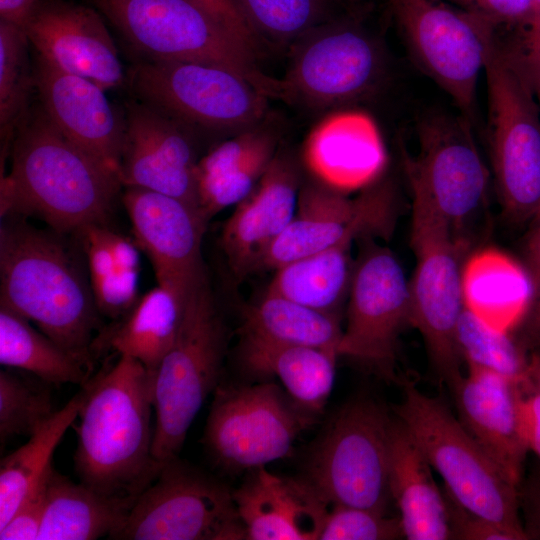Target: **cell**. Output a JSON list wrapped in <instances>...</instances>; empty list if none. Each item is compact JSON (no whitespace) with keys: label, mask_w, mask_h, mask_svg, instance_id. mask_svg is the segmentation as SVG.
Returning a JSON list of instances; mask_svg holds the SVG:
<instances>
[{"label":"cell","mask_w":540,"mask_h":540,"mask_svg":"<svg viewBox=\"0 0 540 540\" xmlns=\"http://www.w3.org/2000/svg\"><path fill=\"white\" fill-rule=\"evenodd\" d=\"M116 540L247 539L231 493L182 463L165 462L134 501Z\"/></svg>","instance_id":"8fae6325"},{"label":"cell","mask_w":540,"mask_h":540,"mask_svg":"<svg viewBox=\"0 0 540 540\" xmlns=\"http://www.w3.org/2000/svg\"><path fill=\"white\" fill-rule=\"evenodd\" d=\"M519 504L528 540H540V465L519 484Z\"/></svg>","instance_id":"f6af8a7d"},{"label":"cell","mask_w":540,"mask_h":540,"mask_svg":"<svg viewBox=\"0 0 540 540\" xmlns=\"http://www.w3.org/2000/svg\"><path fill=\"white\" fill-rule=\"evenodd\" d=\"M393 423L374 399L349 401L313 446L302 479L327 504L386 512Z\"/></svg>","instance_id":"ba28073f"},{"label":"cell","mask_w":540,"mask_h":540,"mask_svg":"<svg viewBox=\"0 0 540 540\" xmlns=\"http://www.w3.org/2000/svg\"><path fill=\"white\" fill-rule=\"evenodd\" d=\"M523 385L474 367L449 385L464 428L518 487L529 452L520 409Z\"/></svg>","instance_id":"7402d4cb"},{"label":"cell","mask_w":540,"mask_h":540,"mask_svg":"<svg viewBox=\"0 0 540 540\" xmlns=\"http://www.w3.org/2000/svg\"><path fill=\"white\" fill-rule=\"evenodd\" d=\"M518 326L519 337L516 340L521 347L528 353L540 348V290L533 297Z\"/></svg>","instance_id":"7dc6e473"},{"label":"cell","mask_w":540,"mask_h":540,"mask_svg":"<svg viewBox=\"0 0 540 540\" xmlns=\"http://www.w3.org/2000/svg\"><path fill=\"white\" fill-rule=\"evenodd\" d=\"M233 492L246 538L251 540H317L328 504L303 479L280 477L265 466Z\"/></svg>","instance_id":"cb8c5ba5"},{"label":"cell","mask_w":540,"mask_h":540,"mask_svg":"<svg viewBox=\"0 0 540 540\" xmlns=\"http://www.w3.org/2000/svg\"><path fill=\"white\" fill-rule=\"evenodd\" d=\"M394 414L444 490L462 507L522 535L518 486L511 482L445 404L411 382Z\"/></svg>","instance_id":"277c9868"},{"label":"cell","mask_w":540,"mask_h":540,"mask_svg":"<svg viewBox=\"0 0 540 540\" xmlns=\"http://www.w3.org/2000/svg\"><path fill=\"white\" fill-rule=\"evenodd\" d=\"M24 31L38 56L56 68L86 78L105 91L126 75L101 15L67 0H40Z\"/></svg>","instance_id":"ffe728a7"},{"label":"cell","mask_w":540,"mask_h":540,"mask_svg":"<svg viewBox=\"0 0 540 540\" xmlns=\"http://www.w3.org/2000/svg\"><path fill=\"white\" fill-rule=\"evenodd\" d=\"M389 491L399 511L403 536L409 540H450L446 497L432 467L394 416Z\"/></svg>","instance_id":"484cf974"},{"label":"cell","mask_w":540,"mask_h":540,"mask_svg":"<svg viewBox=\"0 0 540 540\" xmlns=\"http://www.w3.org/2000/svg\"><path fill=\"white\" fill-rule=\"evenodd\" d=\"M226 330L207 277L187 295L177 336L153 377L152 453L164 464L176 457L208 395L218 386Z\"/></svg>","instance_id":"8992f818"},{"label":"cell","mask_w":540,"mask_h":540,"mask_svg":"<svg viewBox=\"0 0 540 540\" xmlns=\"http://www.w3.org/2000/svg\"><path fill=\"white\" fill-rule=\"evenodd\" d=\"M128 83L149 103L193 130L239 133L257 126L269 97L225 67L185 61L139 60Z\"/></svg>","instance_id":"30bf717a"},{"label":"cell","mask_w":540,"mask_h":540,"mask_svg":"<svg viewBox=\"0 0 540 540\" xmlns=\"http://www.w3.org/2000/svg\"><path fill=\"white\" fill-rule=\"evenodd\" d=\"M83 390L58 409L29 440L0 462V527L39 490L53 469L52 458L69 427L78 418Z\"/></svg>","instance_id":"4dcf8cb0"},{"label":"cell","mask_w":540,"mask_h":540,"mask_svg":"<svg viewBox=\"0 0 540 540\" xmlns=\"http://www.w3.org/2000/svg\"><path fill=\"white\" fill-rule=\"evenodd\" d=\"M535 11H540V0H533Z\"/></svg>","instance_id":"816d5d0a"},{"label":"cell","mask_w":540,"mask_h":540,"mask_svg":"<svg viewBox=\"0 0 540 540\" xmlns=\"http://www.w3.org/2000/svg\"><path fill=\"white\" fill-rule=\"evenodd\" d=\"M528 380L534 388L540 391V348L529 352Z\"/></svg>","instance_id":"f907efd6"},{"label":"cell","mask_w":540,"mask_h":540,"mask_svg":"<svg viewBox=\"0 0 540 540\" xmlns=\"http://www.w3.org/2000/svg\"><path fill=\"white\" fill-rule=\"evenodd\" d=\"M304 160L315 180L344 193L372 182L384 154L371 121L362 114L337 111L309 133Z\"/></svg>","instance_id":"d4e9b609"},{"label":"cell","mask_w":540,"mask_h":540,"mask_svg":"<svg viewBox=\"0 0 540 540\" xmlns=\"http://www.w3.org/2000/svg\"><path fill=\"white\" fill-rule=\"evenodd\" d=\"M0 363L50 384H84L90 369L28 319L0 305Z\"/></svg>","instance_id":"836d02e7"},{"label":"cell","mask_w":540,"mask_h":540,"mask_svg":"<svg viewBox=\"0 0 540 540\" xmlns=\"http://www.w3.org/2000/svg\"><path fill=\"white\" fill-rule=\"evenodd\" d=\"M41 109L70 141L119 176L126 120L105 90L92 81L64 72L40 56L33 71Z\"/></svg>","instance_id":"44dd1931"},{"label":"cell","mask_w":540,"mask_h":540,"mask_svg":"<svg viewBox=\"0 0 540 540\" xmlns=\"http://www.w3.org/2000/svg\"><path fill=\"white\" fill-rule=\"evenodd\" d=\"M418 150L405 156L410 189L426 196L467 243L465 227L486 202L489 173L464 117L425 116L417 128Z\"/></svg>","instance_id":"5bb4252c"},{"label":"cell","mask_w":540,"mask_h":540,"mask_svg":"<svg viewBox=\"0 0 540 540\" xmlns=\"http://www.w3.org/2000/svg\"><path fill=\"white\" fill-rule=\"evenodd\" d=\"M447 501L451 539L455 540H525L517 532L458 504L444 489Z\"/></svg>","instance_id":"60d3db41"},{"label":"cell","mask_w":540,"mask_h":540,"mask_svg":"<svg viewBox=\"0 0 540 540\" xmlns=\"http://www.w3.org/2000/svg\"><path fill=\"white\" fill-rule=\"evenodd\" d=\"M402 537L399 517H389L386 512L375 509L333 505L328 510L319 539L393 540Z\"/></svg>","instance_id":"f35d334b"},{"label":"cell","mask_w":540,"mask_h":540,"mask_svg":"<svg viewBox=\"0 0 540 540\" xmlns=\"http://www.w3.org/2000/svg\"><path fill=\"white\" fill-rule=\"evenodd\" d=\"M57 410L49 390L0 371V440L33 435Z\"/></svg>","instance_id":"8d00e7d4"},{"label":"cell","mask_w":540,"mask_h":540,"mask_svg":"<svg viewBox=\"0 0 540 540\" xmlns=\"http://www.w3.org/2000/svg\"><path fill=\"white\" fill-rule=\"evenodd\" d=\"M299 190L292 160L274 156L252 192L236 205L220 242L237 277L262 268L270 247L295 214Z\"/></svg>","instance_id":"603a6c76"},{"label":"cell","mask_w":540,"mask_h":540,"mask_svg":"<svg viewBox=\"0 0 540 540\" xmlns=\"http://www.w3.org/2000/svg\"><path fill=\"white\" fill-rule=\"evenodd\" d=\"M389 3L417 63L472 124L478 78L497 25L446 0Z\"/></svg>","instance_id":"7c38bea8"},{"label":"cell","mask_w":540,"mask_h":540,"mask_svg":"<svg viewBox=\"0 0 540 540\" xmlns=\"http://www.w3.org/2000/svg\"><path fill=\"white\" fill-rule=\"evenodd\" d=\"M46 484L26 499L0 527V540L38 539L45 509Z\"/></svg>","instance_id":"7bdbcfd3"},{"label":"cell","mask_w":540,"mask_h":540,"mask_svg":"<svg viewBox=\"0 0 540 540\" xmlns=\"http://www.w3.org/2000/svg\"><path fill=\"white\" fill-rule=\"evenodd\" d=\"M524 261L535 296L540 290V214L532 221V226L525 242Z\"/></svg>","instance_id":"c3c4849f"},{"label":"cell","mask_w":540,"mask_h":540,"mask_svg":"<svg viewBox=\"0 0 540 540\" xmlns=\"http://www.w3.org/2000/svg\"><path fill=\"white\" fill-rule=\"evenodd\" d=\"M332 1H336V0H332ZM337 1H344V0H337Z\"/></svg>","instance_id":"db71d44e"},{"label":"cell","mask_w":540,"mask_h":540,"mask_svg":"<svg viewBox=\"0 0 540 540\" xmlns=\"http://www.w3.org/2000/svg\"><path fill=\"white\" fill-rule=\"evenodd\" d=\"M410 325L409 281L395 255L370 246L353 269L337 352L395 378L399 335Z\"/></svg>","instance_id":"2e32d148"},{"label":"cell","mask_w":540,"mask_h":540,"mask_svg":"<svg viewBox=\"0 0 540 540\" xmlns=\"http://www.w3.org/2000/svg\"><path fill=\"white\" fill-rule=\"evenodd\" d=\"M342 333L340 315L267 292L245 311L242 326V336L277 344L322 348L337 354Z\"/></svg>","instance_id":"d6a6232c"},{"label":"cell","mask_w":540,"mask_h":540,"mask_svg":"<svg viewBox=\"0 0 540 540\" xmlns=\"http://www.w3.org/2000/svg\"><path fill=\"white\" fill-rule=\"evenodd\" d=\"M121 187L116 173L67 139L40 109L14 141L11 171L1 179V218L35 216L59 234H75L108 223Z\"/></svg>","instance_id":"7a4b0ae2"},{"label":"cell","mask_w":540,"mask_h":540,"mask_svg":"<svg viewBox=\"0 0 540 540\" xmlns=\"http://www.w3.org/2000/svg\"><path fill=\"white\" fill-rule=\"evenodd\" d=\"M260 37L277 43H295L325 23L332 0H236Z\"/></svg>","instance_id":"d590c367"},{"label":"cell","mask_w":540,"mask_h":540,"mask_svg":"<svg viewBox=\"0 0 540 540\" xmlns=\"http://www.w3.org/2000/svg\"><path fill=\"white\" fill-rule=\"evenodd\" d=\"M40 0H0L1 20L24 28Z\"/></svg>","instance_id":"681fc988"},{"label":"cell","mask_w":540,"mask_h":540,"mask_svg":"<svg viewBox=\"0 0 540 540\" xmlns=\"http://www.w3.org/2000/svg\"><path fill=\"white\" fill-rule=\"evenodd\" d=\"M458 8L486 18L497 26H514L534 11L533 0H446Z\"/></svg>","instance_id":"ee69618b"},{"label":"cell","mask_w":540,"mask_h":540,"mask_svg":"<svg viewBox=\"0 0 540 540\" xmlns=\"http://www.w3.org/2000/svg\"><path fill=\"white\" fill-rule=\"evenodd\" d=\"M184 305L173 292L157 285L124 317L100 331L93 342V354L111 348L139 360L154 377L177 336Z\"/></svg>","instance_id":"f546056e"},{"label":"cell","mask_w":540,"mask_h":540,"mask_svg":"<svg viewBox=\"0 0 540 540\" xmlns=\"http://www.w3.org/2000/svg\"><path fill=\"white\" fill-rule=\"evenodd\" d=\"M410 190V241L416 258L409 281L410 325L421 334L436 377L449 386L462 375L456 331L464 309L462 255L468 244L426 196Z\"/></svg>","instance_id":"52a82bcc"},{"label":"cell","mask_w":540,"mask_h":540,"mask_svg":"<svg viewBox=\"0 0 540 540\" xmlns=\"http://www.w3.org/2000/svg\"><path fill=\"white\" fill-rule=\"evenodd\" d=\"M125 120L119 170L122 186L170 195L199 209L194 130L141 100L127 104Z\"/></svg>","instance_id":"d6986e66"},{"label":"cell","mask_w":540,"mask_h":540,"mask_svg":"<svg viewBox=\"0 0 540 540\" xmlns=\"http://www.w3.org/2000/svg\"><path fill=\"white\" fill-rule=\"evenodd\" d=\"M313 416L275 383L218 385L204 442L222 467L256 469L286 457Z\"/></svg>","instance_id":"4fadbf2b"},{"label":"cell","mask_w":540,"mask_h":540,"mask_svg":"<svg viewBox=\"0 0 540 540\" xmlns=\"http://www.w3.org/2000/svg\"><path fill=\"white\" fill-rule=\"evenodd\" d=\"M394 201L388 182L369 186L355 199L317 180L304 184L295 214L270 247L262 268L276 270L318 253L350 233L388 235L394 224Z\"/></svg>","instance_id":"e0dca14e"},{"label":"cell","mask_w":540,"mask_h":540,"mask_svg":"<svg viewBox=\"0 0 540 540\" xmlns=\"http://www.w3.org/2000/svg\"><path fill=\"white\" fill-rule=\"evenodd\" d=\"M462 296L466 309L490 326L511 332L527 312L534 290L525 267L489 247L464 262Z\"/></svg>","instance_id":"4316f807"},{"label":"cell","mask_w":540,"mask_h":540,"mask_svg":"<svg viewBox=\"0 0 540 540\" xmlns=\"http://www.w3.org/2000/svg\"><path fill=\"white\" fill-rule=\"evenodd\" d=\"M335 351L299 345H284L242 336L240 358L243 366L259 376H275L290 398L306 412H321L331 394Z\"/></svg>","instance_id":"83f0119b"},{"label":"cell","mask_w":540,"mask_h":540,"mask_svg":"<svg viewBox=\"0 0 540 540\" xmlns=\"http://www.w3.org/2000/svg\"><path fill=\"white\" fill-rule=\"evenodd\" d=\"M140 60L217 65L246 78L267 97L281 81L264 73L256 54L194 0H92Z\"/></svg>","instance_id":"5b68a950"},{"label":"cell","mask_w":540,"mask_h":540,"mask_svg":"<svg viewBox=\"0 0 540 540\" xmlns=\"http://www.w3.org/2000/svg\"><path fill=\"white\" fill-rule=\"evenodd\" d=\"M516 28L511 43L502 46L505 54L540 98V11L514 25Z\"/></svg>","instance_id":"ab89813d"},{"label":"cell","mask_w":540,"mask_h":540,"mask_svg":"<svg viewBox=\"0 0 540 540\" xmlns=\"http://www.w3.org/2000/svg\"><path fill=\"white\" fill-rule=\"evenodd\" d=\"M29 40L24 29L0 19V123L11 128L21 116L31 86L28 61Z\"/></svg>","instance_id":"74e56055"},{"label":"cell","mask_w":540,"mask_h":540,"mask_svg":"<svg viewBox=\"0 0 540 540\" xmlns=\"http://www.w3.org/2000/svg\"><path fill=\"white\" fill-rule=\"evenodd\" d=\"M294 44L281 99L327 109L366 96L381 79V52L358 28L325 22Z\"/></svg>","instance_id":"9a60e30c"},{"label":"cell","mask_w":540,"mask_h":540,"mask_svg":"<svg viewBox=\"0 0 540 540\" xmlns=\"http://www.w3.org/2000/svg\"><path fill=\"white\" fill-rule=\"evenodd\" d=\"M456 338L467 367L491 371L519 383L528 380L529 353L511 332L490 326L464 307Z\"/></svg>","instance_id":"e575fe53"},{"label":"cell","mask_w":540,"mask_h":540,"mask_svg":"<svg viewBox=\"0 0 540 540\" xmlns=\"http://www.w3.org/2000/svg\"><path fill=\"white\" fill-rule=\"evenodd\" d=\"M221 26L256 55L264 41L248 21L236 0H194Z\"/></svg>","instance_id":"b9f144b4"},{"label":"cell","mask_w":540,"mask_h":540,"mask_svg":"<svg viewBox=\"0 0 540 540\" xmlns=\"http://www.w3.org/2000/svg\"><path fill=\"white\" fill-rule=\"evenodd\" d=\"M82 390L75 473L104 495L136 500L163 466L152 453L153 376L136 358L119 354Z\"/></svg>","instance_id":"6da1fadb"},{"label":"cell","mask_w":540,"mask_h":540,"mask_svg":"<svg viewBox=\"0 0 540 540\" xmlns=\"http://www.w3.org/2000/svg\"><path fill=\"white\" fill-rule=\"evenodd\" d=\"M359 237L350 233L318 253L277 268L267 293L340 315L353 275L350 249Z\"/></svg>","instance_id":"1f68e13d"},{"label":"cell","mask_w":540,"mask_h":540,"mask_svg":"<svg viewBox=\"0 0 540 540\" xmlns=\"http://www.w3.org/2000/svg\"><path fill=\"white\" fill-rule=\"evenodd\" d=\"M488 135L505 216L514 224L540 214V109L536 96L494 34L485 55Z\"/></svg>","instance_id":"9c48e42d"},{"label":"cell","mask_w":540,"mask_h":540,"mask_svg":"<svg viewBox=\"0 0 540 540\" xmlns=\"http://www.w3.org/2000/svg\"><path fill=\"white\" fill-rule=\"evenodd\" d=\"M134 499L104 495L52 469L37 540L111 538L124 523Z\"/></svg>","instance_id":"f1b7e54d"},{"label":"cell","mask_w":540,"mask_h":540,"mask_svg":"<svg viewBox=\"0 0 540 540\" xmlns=\"http://www.w3.org/2000/svg\"><path fill=\"white\" fill-rule=\"evenodd\" d=\"M1 220L0 305L33 322L91 370L100 313L64 235L37 229L23 216Z\"/></svg>","instance_id":"3957f363"},{"label":"cell","mask_w":540,"mask_h":540,"mask_svg":"<svg viewBox=\"0 0 540 540\" xmlns=\"http://www.w3.org/2000/svg\"><path fill=\"white\" fill-rule=\"evenodd\" d=\"M537 102H538L539 109H540V98L537 99Z\"/></svg>","instance_id":"f5cc1de1"},{"label":"cell","mask_w":540,"mask_h":540,"mask_svg":"<svg viewBox=\"0 0 540 540\" xmlns=\"http://www.w3.org/2000/svg\"><path fill=\"white\" fill-rule=\"evenodd\" d=\"M122 202L134 242L149 258L157 285L185 302L206 278L201 245L208 221L186 202L148 189L125 187Z\"/></svg>","instance_id":"ac0fdd59"},{"label":"cell","mask_w":540,"mask_h":540,"mask_svg":"<svg viewBox=\"0 0 540 540\" xmlns=\"http://www.w3.org/2000/svg\"><path fill=\"white\" fill-rule=\"evenodd\" d=\"M520 409L529 451L540 460V391L529 380L523 385Z\"/></svg>","instance_id":"bcb514c9"}]
</instances>
